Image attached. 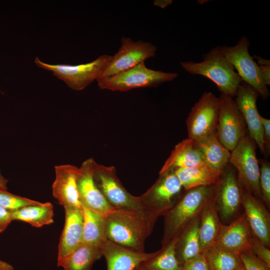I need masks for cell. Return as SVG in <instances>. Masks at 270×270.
I'll use <instances>...</instances> for the list:
<instances>
[{
  "label": "cell",
  "instance_id": "6da1fadb",
  "mask_svg": "<svg viewBox=\"0 0 270 270\" xmlns=\"http://www.w3.org/2000/svg\"><path fill=\"white\" fill-rule=\"evenodd\" d=\"M158 218L143 209L114 208L104 216L107 239L134 250L145 252V241Z\"/></svg>",
  "mask_w": 270,
  "mask_h": 270
},
{
  "label": "cell",
  "instance_id": "7a4b0ae2",
  "mask_svg": "<svg viewBox=\"0 0 270 270\" xmlns=\"http://www.w3.org/2000/svg\"><path fill=\"white\" fill-rule=\"evenodd\" d=\"M214 185L202 186L186 190L162 216L164 233L161 244L164 246L178 238L198 218L213 195Z\"/></svg>",
  "mask_w": 270,
  "mask_h": 270
},
{
  "label": "cell",
  "instance_id": "3957f363",
  "mask_svg": "<svg viewBox=\"0 0 270 270\" xmlns=\"http://www.w3.org/2000/svg\"><path fill=\"white\" fill-rule=\"evenodd\" d=\"M182 69L192 75L202 76L216 84L221 94L235 96L242 80L234 66L223 54L221 46L210 50L200 62H182Z\"/></svg>",
  "mask_w": 270,
  "mask_h": 270
},
{
  "label": "cell",
  "instance_id": "277c9868",
  "mask_svg": "<svg viewBox=\"0 0 270 270\" xmlns=\"http://www.w3.org/2000/svg\"><path fill=\"white\" fill-rule=\"evenodd\" d=\"M112 58V56L103 54L86 64L70 65L49 64L36 57L34 62L38 66L51 72L71 89L80 91L102 76Z\"/></svg>",
  "mask_w": 270,
  "mask_h": 270
},
{
  "label": "cell",
  "instance_id": "5b68a950",
  "mask_svg": "<svg viewBox=\"0 0 270 270\" xmlns=\"http://www.w3.org/2000/svg\"><path fill=\"white\" fill-rule=\"evenodd\" d=\"M178 76L176 72L150 69L142 62L126 70L96 80L102 90L126 92L136 88L157 86L172 80Z\"/></svg>",
  "mask_w": 270,
  "mask_h": 270
},
{
  "label": "cell",
  "instance_id": "8992f818",
  "mask_svg": "<svg viewBox=\"0 0 270 270\" xmlns=\"http://www.w3.org/2000/svg\"><path fill=\"white\" fill-rule=\"evenodd\" d=\"M256 146L254 140L246 136L231 152L230 163L236 168L242 189L261 200L260 167Z\"/></svg>",
  "mask_w": 270,
  "mask_h": 270
},
{
  "label": "cell",
  "instance_id": "52a82bcc",
  "mask_svg": "<svg viewBox=\"0 0 270 270\" xmlns=\"http://www.w3.org/2000/svg\"><path fill=\"white\" fill-rule=\"evenodd\" d=\"M250 44L249 40L244 36L236 45L224 46H221V50L225 58L236 69L242 82L252 87L266 100L270 96V91L262 78L258 64L249 53Z\"/></svg>",
  "mask_w": 270,
  "mask_h": 270
},
{
  "label": "cell",
  "instance_id": "ba28073f",
  "mask_svg": "<svg viewBox=\"0 0 270 270\" xmlns=\"http://www.w3.org/2000/svg\"><path fill=\"white\" fill-rule=\"evenodd\" d=\"M156 182L139 196L143 208L158 217L162 216L181 196L182 187L174 170L159 174Z\"/></svg>",
  "mask_w": 270,
  "mask_h": 270
},
{
  "label": "cell",
  "instance_id": "9c48e42d",
  "mask_svg": "<svg viewBox=\"0 0 270 270\" xmlns=\"http://www.w3.org/2000/svg\"><path fill=\"white\" fill-rule=\"evenodd\" d=\"M220 98L204 92L191 109L186 120L188 138L199 141L216 130Z\"/></svg>",
  "mask_w": 270,
  "mask_h": 270
},
{
  "label": "cell",
  "instance_id": "30bf717a",
  "mask_svg": "<svg viewBox=\"0 0 270 270\" xmlns=\"http://www.w3.org/2000/svg\"><path fill=\"white\" fill-rule=\"evenodd\" d=\"M93 178L96 186L112 207L144 210L139 196H133L124 186L114 166H105L95 162Z\"/></svg>",
  "mask_w": 270,
  "mask_h": 270
},
{
  "label": "cell",
  "instance_id": "8fae6325",
  "mask_svg": "<svg viewBox=\"0 0 270 270\" xmlns=\"http://www.w3.org/2000/svg\"><path fill=\"white\" fill-rule=\"evenodd\" d=\"M216 134L220 142L232 152L246 136V126L232 97L221 94Z\"/></svg>",
  "mask_w": 270,
  "mask_h": 270
},
{
  "label": "cell",
  "instance_id": "7c38bea8",
  "mask_svg": "<svg viewBox=\"0 0 270 270\" xmlns=\"http://www.w3.org/2000/svg\"><path fill=\"white\" fill-rule=\"evenodd\" d=\"M241 186L237 175L230 166H228L214 185L213 198L220 220L231 218L242 205Z\"/></svg>",
  "mask_w": 270,
  "mask_h": 270
},
{
  "label": "cell",
  "instance_id": "4fadbf2b",
  "mask_svg": "<svg viewBox=\"0 0 270 270\" xmlns=\"http://www.w3.org/2000/svg\"><path fill=\"white\" fill-rule=\"evenodd\" d=\"M156 47L152 43L142 40L134 41L122 37L121 46L112 58L100 78H108L132 68L156 56Z\"/></svg>",
  "mask_w": 270,
  "mask_h": 270
},
{
  "label": "cell",
  "instance_id": "5bb4252c",
  "mask_svg": "<svg viewBox=\"0 0 270 270\" xmlns=\"http://www.w3.org/2000/svg\"><path fill=\"white\" fill-rule=\"evenodd\" d=\"M259 96L252 87L242 82L237 90L234 100L245 122L248 136L254 140L261 152L266 156L260 115L256 106V100Z\"/></svg>",
  "mask_w": 270,
  "mask_h": 270
},
{
  "label": "cell",
  "instance_id": "9a60e30c",
  "mask_svg": "<svg viewBox=\"0 0 270 270\" xmlns=\"http://www.w3.org/2000/svg\"><path fill=\"white\" fill-rule=\"evenodd\" d=\"M94 162L93 158H88L78 168L76 176L78 190L82 206L104 216L114 208L106 200L94 182Z\"/></svg>",
  "mask_w": 270,
  "mask_h": 270
},
{
  "label": "cell",
  "instance_id": "2e32d148",
  "mask_svg": "<svg viewBox=\"0 0 270 270\" xmlns=\"http://www.w3.org/2000/svg\"><path fill=\"white\" fill-rule=\"evenodd\" d=\"M241 204L251 233L268 248L270 246V214L266 206L260 199L244 189Z\"/></svg>",
  "mask_w": 270,
  "mask_h": 270
},
{
  "label": "cell",
  "instance_id": "e0dca14e",
  "mask_svg": "<svg viewBox=\"0 0 270 270\" xmlns=\"http://www.w3.org/2000/svg\"><path fill=\"white\" fill-rule=\"evenodd\" d=\"M64 225L58 246L57 264L83 243L84 214L82 208L64 207Z\"/></svg>",
  "mask_w": 270,
  "mask_h": 270
},
{
  "label": "cell",
  "instance_id": "ac0fdd59",
  "mask_svg": "<svg viewBox=\"0 0 270 270\" xmlns=\"http://www.w3.org/2000/svg\"><path fill=\"white\" fill-rule=\"evenodd\" d=\"M78 170L77 166L69 164L54 166L52 195L64 207H82L76 184Z\"/></svg>",
  "mask_w": 270,
  "mask_h": 270
},
{
  "label": "cell",
  "instance_id": "d6986e66",
  "mask_svg": "<svg viewBox=\"0 0 270 270\" xmlns=\"http://www.w3.org/2000/svg\"><path fill=\"white\" fill-rule=\"evenodd\" d=\"M107 270H134L142 262L154 256L156 252H138L106 240L101 247Z\"/></svg>",
  "mask_w": 270,
  "mask_h": 270
},
{
  "label": "cell",
  "instance_id": "ffe728a7",
  "mask_svg": "<svg viewBox=\"0 0 270 270\" xmlns=\"http://www.w3.org/2000/svg\"><path fill=\"white\" fill-rule=\"evenodd\" d=\"M252 236L243 214L231 224H222L214 245L239 254L250 250Z\"/></svg>",
  "mask_w": 270,
  "mask_h": 270
},
{
  "label": "cell",
  "instance_id": "44dd1931",
  "mask_svg": "<svg viewBox=\"0 0 270 270\" xmlns=\"http://www.w3.org/2000/svg\"><path fill=\"white\" fill-rule=\"evenodd\" d=\"M207 166L204 156L190 138L184 140L174 148L159 174L177 168H188Z\"/></svg>",
  "mask_w": 270,
  "mask_h": 270
},
{
  "label": "cell",
  "instance_id": "7402d4cb",
  "mask_svg": "<svg viewBox=\"0 0 270 270\" xmlns=\"http://www.w3.org/2000/svg\"><path fill=\"white\" fill-rule=\"evenodd\" d=\"M195 142L206 165L221 176L230 163V152L220 142L216 132Z\"/></svg>",
  "mask_w": 270,
  "mask_h": 270
},
{
  "label": "cell",
  "instance_id": "603a6c76",
  "mask_svg": "<svg viewBox=\"0 0 270 270\" xmlns=\"http://www.w3.org/2000/svg\"><path fill=\"white\" fill-rule=\"evenodd\" d=\"M222 225L212 195L200 216L198 236L202 253L215 244Z\"/></svg>",
  "mask_w": 270,
  "mask_h": 270
},
{
  "label": "cell",
  "instance_id": "cb8c5ba5",
  "mask_svg": "<svg viewBox=\"0 0 270 270\" xmlns=\"http://www.w3.org/2000/svg\"><path fill=\"white\" fill-rule=\"evenodd\" d=\"M10 212L12 220L23 221L36 228L50 224L54 222V206L50 202H40Z\"/></svg>",
  "mask_w": 270,
  "mask_h": 270
},
{
  "label": "cell",
  "instance_id": "d4e9b609",
  "mask_svg": "<svg viewBox=\"0 0 270 270\" xmlns=\"http://www.w3.org/2000/svg\"><path fill=\"white\" fill-rule=\"evenodd\" d=\"M174 170L186 191L199 186L214 185L220 176L207 166L177 168Z\"/></svg>",
  "mask_w": 270,
  "mask_h": 270
},
{
  "label": "cell",
  "instance_id": "484cf974",
  "mask_svg": "<svg viewBox=\"0 0 270 270\" xmlns=\"http://www.w3.org/2000/svg\"><path fill=\"white\" fill-rule=\"evenodd\" d=\"M84 214L82 242L101 248L108 240L104 216L82 205Z\"/></svg>",
  "mask_w": 270,
  "mask_h": 270
},
{
  "label": "cell",
  "instance_id": "4316f807",
  "mask_svg": "<svg viewBox=\"0 0 270 270\" xmlns=\"http://www.w3.org/2000/svg\"><path fill=\"white\" fill-rule=\"evenodd\" d=\"M200 216L190 224L177 238L176 258L181 264L202 253L200 246L198 228Z\"/></svg>",
  "mask_w": 270,
  "mask_h": 270
},
{
  "label": "cell",
  "instance_id": "83f0119b",
  "mask_svg": "<svg viewBox=\"0 0 270 270\" xmlns=\"http://www.w3.org/2000/svg\"><path fill=\"white\" fill-rule=\"evenodd\" d=\"M102 256L101 248L82 243L57 265L64 270H90L94 264Z\"/></svg>",
  "mask_w": 270,
  "mask_h": 270
},
{
  "label": "cell",
  "instance_id": "f1b7e54d",
  "mask_svg": "<svg viewBox=\"0 0 270 270\" xmlns=\"http://www.w3.org/2000/svg\"><path fill=\"white\" fill-rule=\"evenodd\" d=\"M210 270H238L243 265L238 254L216 245L203 253Z\"/></svg>",
  "mask_w": 270,
  "mask_h": 270
},
{
  "label": "cell",
  "instance_id": "f546056e",
  "mask_svg": "<svg viewBox=\"0 0 270 270\" xmlns=\"http://www.w3.org/2000/svg\"><path fill=\"white\" fill-rule=\"evenodd\" d=\"M177 238L162 246L156 254L140 265L146 270H182L176 253Z\"/></svg>",
  "mask_w": 270,
  "mask_h": 270
},
{
  "label": "cell",
  "instance_id": "4dcf8cb0",
  "mask_svg": "<svg viewBox=\"0 0 270 270\" xmlns=\"http://www.w3.org/2000/svg\"><path fill=\"white\" fill-rule=\"evenodd\" d=\"M39 202L10 193L7 190H0V206L9 211H13L24 206L34 204Z\"/></svg>",
  "mask_w": 270,
  "mask_h": 270
},
{
  "label": "cell",
  "instance_id": "1f68e13d",
  "mask_svg": "<svg viewBox=\"0 0 270 270\" xmlns=\"http://www.w3.org/2000/svg\"><path fill=\"white\" fill-rule=\"evenodd\" d=\"M260 186L261 200L268 208H270V164L260 160Z\"/></svg>",
  "mask_w": 270,
  "mask_h": 270
},
{
  "label": "cell",
  "instance_id": "d6a6232c",
  "mask_svg": "<svg viewBox=\"0 0 270 270\" xmlns=\"http://www.w3.org/2000/svg\"><path fill=\"white\" fill-rule=\"evenodd\" d=\"M244 270H270L262 261L250 250H244L239 254Z\"/></svg>",
  "mask_w": 270,
  "mask_h": 270
},
{
  "label": "cell",
  "instance_id": "836d02e7",
  "mask_svg": "<svg viewBox=\"0 0 270 270\" xmlns=\"http://www.w3.org/2000/svg\"><path fill=\"white\" fill-rule=\"evenodd\" d=\"M250 250L270 268V250L258 239L252 236Z\"/></svg>",
  "mask_w": 270,
  "mask_h": 270
},
{
  "label": "cell",
  "instance_id": "e575fe53",
  "mask_svg": "<svg viewBox=\"0 0 270 270\" xmlns=\"http://www.w3.org/2000/svg\"><path fill=\"white\" fill-rule=\"evenodd\" d=\"M182 270H210L203 253L186 260L182 266Z\"/></svg>",
  "mask_w": 270,
  "mask_h": 270
},
{
  "label": "cell",
  "instance_id": "d590c367",
  "mask_svg": "<svg viewBox=\"0 0 270 270\" xmlns=\"http://www.w3.org/2000/svg\"><path fill=\"white\" fill-rule=\"evenodd\" d=\"M260 119L263 130V140L266 154L270 152V120L260 116Z\"/></svg>",
  "mask_w": 270,
  "mask_h": 270
},
{
  "label": "cell",
  "instance_id": "8d00e7d4",
  "mask_svg": "<svg viewBox=\"0 0 270 270\" xmlns=\"http://www.w3.org/2000/svg\"><path fill=\"white\" fill-rule=\"evenodd\" d=\"M12 221L10 212L0 206V233L6 230Z\"/></svg>",
  "mask_w": 270,
  "mask_h": 270
},
{
  "label": "cell",
  "instance_id": "74e56055",
  "mask_svg": "<svg viewBox=\"0 0 270 270\" xmlns=\"http://www.w3.org/2000/svg\"><path fill=\"white\" fill-rule=\"evenodd\" d=\"M262 78L267 86L270 85V66L258 65Z\"/></svg>",
  "mask_w": 270,
  "mask_h": 270
},
{
  "label": "cell",
  "instance_id": "f35d334b",
  "mask_svg": "<svg viewBox=\"0 0 270 270\" xmlns=\"http://www.w3.org/2000/svg\"><path fill=\"white\" fill-rule=\"evenodd\" d=\"M172 0H156L154 2V4L155 6L160 7L162 8H164L172 4Z\"/></svg>",
  "mask_w": 270,
  "mask_h": 270
},
{
  "label": "cell",
  "instance_id": "ab89813d",
  "mask_svg": "<svg viewBox=\"0 0 270 270\" xmlns=\"http://www.w3.org/2000/svg\"><path fill=\"white\" fill-rule=\"evenodd\" d=\"M0 270H14V268L11 264L0 260Z\"/></svg>",
  "mask_w": 270,
  "mask_h": 270
},
{
  "label": "cell",
  "instance_id": "60d3db41",
  "mask_svg": "<svg viewBox=\"0 0 270 270\" xmlns=\"http://www.w3.org/2000/svg\"><path fill=\"white\" fill-rule=\"evenodd\" d=\"M8 182V180L2 174L0 170V190H7Z\"/></svg>",
  "mask_w": 270,
  "mask_h": 270
},
{
  "label": "cell",
  "instance_id": "b9f144b4",
  "mask_svg": "<svg viewBox=\"0 0 270 270\" xmlns=\"http://www.w3.org/2000/svg\"><path fill=\"white\" fill-rule=\"evenodd\" d=\"M258 60V65H267L270 66V60L266 59H264L260 56H254Z\"/></svg>",
  "mask_w": 270,
  "mask_h": 270
},
{
  "label": "cell",
  "instance_id": "7bdbcfd3",
  "mask_svg": "<svg viewBox=\"0 0 270 270\" xmlns=\"http://www.w3.org/2000/svg\"><path fill=\"white\" fill-rule=\"evenodd\" d=\"M134 270H145L143 267H142L140 264L138 266H136Z\"/></svg>",
  "mask_w": 270,
  "mask_h": 270
},
{
  "label": "cell",
  "instance_id": "ee69618b",
  "mask_svg": "<svg viewBox=\"0 0 270 270\" xmlns=\"http://www.w3.org/2000/svg\"><path fill=\"white\" fill-rule=\"evenodd\" d=\"M238 270H244V266H242V268H240Z\"/></svg>",
  "mask_w": 270,
  "mask_h": 270
}]
</instances>
